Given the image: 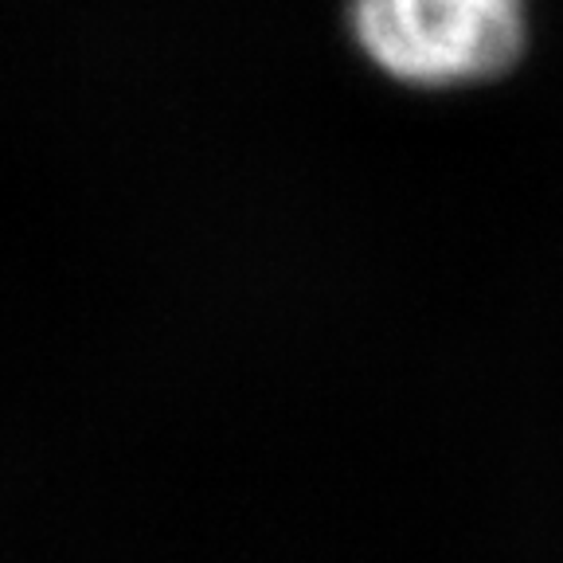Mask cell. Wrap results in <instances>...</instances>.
<instances>
[{
  "mask_svg": "<svg viewBox=\"0 0 563 563\" xmlns=\"http://www.w3.org/2000/svg\"><path fill=\"white\" fill-rule=\"evenodd\" d=\"M361 55L399 87L466 90L501 79L528 47V0H352Z\"/></svg>",
  "mask_w": 563,
  "mask_h": 563,
  "instance_id": "1",
  "label": "cell"
}]
</instances>
